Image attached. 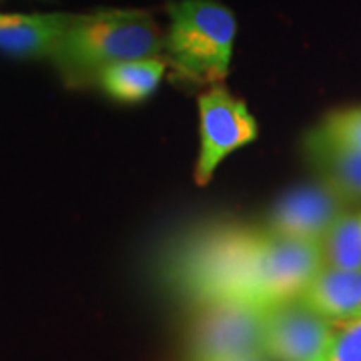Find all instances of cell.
Returning <instances> with one entry per match:
<instances>
[{
  "label": "cell",
  "mask_w": 361,
  "mask_h": 361,
  "mask_svg": "<svg viewBox=\"0 0 361 361\" xmlns=\"http://www.w3.org/2000/svg\"><path fill=\"white\" fill-rule=\"evenodd\" d=\"M265 237V229L233 223L195 233L179 247L171 263V281L195 307L221 301L259 307V273Z\"/></svg>",
  "instance_id": "obj_1"
},
{
  "label": "cell",
  "mask_w": 361,
  "mask_h": 361,
  "mask_svg": "<svg viewBox=\"0 0 361 361\" xmlns=\"http://www.w3.org/2000/svg\"><path fill=\"white\" fill-rule=\"evenodd\" d=\"M165 40L151 14L142 11H97L75 14L52 54L51 63L68 87H97L104 68L161 56Z\"/></svg>",
  "instance_id": "obj_2"
},
{
  "label": "cell",
  "mask_w": 361,
  "mask_h": 361,
  "mask_svg": "<svg viewBox=\"0 0 361 361\" xmlns=\"http://www.w3.org/2000/svg\"><path fill=\"white\" fill-rule=\"evenodd\" d=\"M169 18L165 49L175 75L191 85H221L231 66L235 14L215 0H177L169 4Z\"/></svg>",
  "instance_id": "obj_3"
},
{
  "label": "cell",
  "mask_w": 361,
  "mask_h": 361,
  "mask_svg": "<svg viewBox=\"0 0 361 361\" xmlns=\"http://www.w3.org/2000/svg\"><path fill=\"white\" fill-rule=\"evenodd\" d=\"M187 357L189 361L265 357L263 310L239 301H221L197 307L187 339Z\"/></svg>",
  "instance_id": "obj_4"
},
{
  "label": "cell",
  "mask_w": 361,
  "mask_h": 361,
  "mask_svg": "<svg viewBox=\"0 0 361 361\" xmlns=\"http://www.w3.org/2000/svg\"><path fill=\"white\" fill-rule=\"evenodd\" d=\"M199 135L195 183L205 187L227 157L257 139V123L243 101L213 85L199 97Z\"/></svg>",
  "instance_id": "obj_5"
},
{
  "label": "cell",
  "mask_w": 361,
  "mask_h": 361,
  "mask_svg": "<svg viewBox=\"0 0 361 361\" xmlns=\"http://www.w3.org/2000/svg\"><path fill=\"white\" fill-rule=\"evenodd\" d=\"M336 325L299 297L263 310V353L269 361H319Z\"/></svg>",
  "instance_id": "obj_6"
},
{
  "label": "cell",
  "mask_w": 361,
  "mask_h": 361,
  "mask_svg": "<svg viewBox=\"0 0 361 361\" xmlns=\"http://www.w3.org/2000/svg\"><path fill=\"white\" fill-rule=\"evenodd\" d=\"M322 267L319 241H297L267 233L259 273V307L297 299Z\"/></svg>",
  "instance_id": "obj_7"
},
{
  "label": "cell",
  "mask_w": 361,
  "mask_h": 361,
  "mask_svg": "<svg viewBox=\"0 0 361 361\" xmlns=\"http://www.w3.org/2000/svg\"><path fill=\"white\" fill-rule=\"evenodd\" d=\"M351 205L327 183L291 189L271 209L265 231L297 241H322L323 235Z\"/></svg>",
  "instance_id": "obj_8"
},
{
  "label": "cell",
  "mask_w": 361,
  "mask_h": 361,
  "mask_svg": "<svg viewBox=\"0 0 361 361\" xmlns=\"http://www.w3.org/2000/svg\"><path fill=\"white\" fill-rule=\"evenodd\" d=\"M75 14H0V52L16 59H49Z\"/></svg>",
  "instance_id": "obj_9"
},
{
  "label": "cell",
  "mask_w": 361,
  "mask_h": 361,
  "mask_svg": "<svg viewBox=\"0 0 361 361\" xmlns=\"http://www.w3.org/2000/svg\"><path fill=\"white\" fill-rule=\"evenodd\" d=\"M299 299L334 325L361 317V271L323 265Z\"/></svg>",
  "instance_id": "obj_10"
},
{
  "label": "cell",
  "mask_w": 361,
  "mask_h": 361,
  "mask_svg": "<svg viewBox=\"0 0 361 361\" xmlns=\"http://www.w3.org/2000/svg\"><path fill=\"white\" fill-rule=\"evenodd\" d=\"M305 153L323 183L334 187L349 205L361 203V151L337 145L315 129L305 139Z\"/></svg>",
  "instance_id": "obj_11"
},
{
  "label": "cell",
  "mask_w": 361,
  "mask_h": 361,
  "mask_svg": "<svg viewBox=\"0 0 361 361\" xmlns=\"http://www.w3.org/2000/svg\"><path fill=\"white\" fill-rule=\"evenodd\" d=\"M167 71V61L159 56L125 61L104 68L97 87L118 103H141L151 97Z\"/></svg>",
  "instance_id": "obj_12"
},
{
  "label": "cell",
  "mask_w": 361,
  "mask_h": 361,
  "mask_svg": "<svg viewBox=\"0 0 361 361\" xmlns=\"http://www.w3.org/2000/svg\"><path fill=\"white\" fill-rule=\"evenodd\" d=\"M323 265L361 271V209L343 213L319 241Z\"/></svg>",
  "instance_id": "obj_13"
},
{
  "label": "cell",
  "mask_w": 361,
  "mask_h": 361,
  "mask_svg": "<svg viewBox=\"0 0 361 361\" xmlns=\"http://www.w3.org/2000/svg\"><path fill=\"white\" fill-rule=\"evenodd\" d=\"M319 130L337 145L361 151V106L341 109L327 115Z\"/></svg>",
  "instance_id": "obj_14"
},
{
  "label": "cell",
  "mask_w": 361,
  "mask_h": 361,
  "mask_svg": "<svg viewBox=\"0 0 361 361\" xmlns=\"http://www.w3.org/2000/svg\"><path fill=\"white\" fill-rule=\"evenodd\" d=\"M319 361H361V317L336 325L334 337Z\"/></svg>",
  "instance_id": "obj_15"
}]
</instances>
